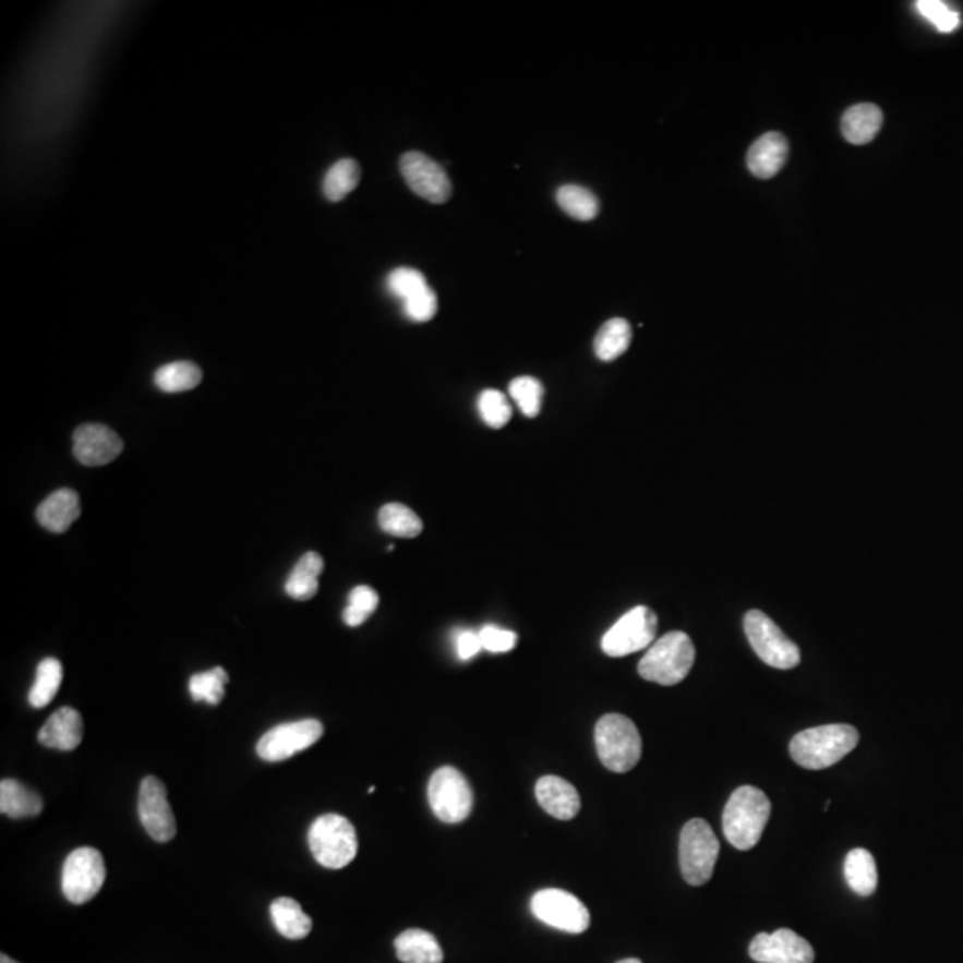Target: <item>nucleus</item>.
I'll return each instance as SVG.
<instances>
[{
  "label": "nucleus",
  "instance_id": "nucleus-1",
  "mask_svg": "<svg viewBox=\"0 0 963 963\" xmlns=\"http://www.w3.org/2000/svg\"><path fill=\"white\" fill-rule=\"evenodd\" d=\"M858 732L851 724H822L794 735L789 746L797 766L812 771L831 768L858 746Z\"/></svg>",
  "mask_w": 963,
  "mask_h": 963
},
{
  "label": "nucleus",
  "instance_id": "nucleus-2",
  "mask_svg": "<svg viewBox=\"0 0 963 963\" xmlns=\"http://www.w3.org/2000/svg\"><path fill=\"white\" fill-rule=\"evenodd\" d=\"M771 817V802L763 791L743 785L730 796L723 812V833L732 846L748 851L757 846Z\"/></svg>",
  "mask_w": 963,
  "mask_h": 963
},
{
  "label": "nucleus",
  "instance_id": "nucleus-3",
  "mask_svg": "<svg viewBox=\"0 0 963 963\" xmlns=\"http://www.w3.org/2000/svg\"><path fill=\"white\" fill-rule=\"evenodd\" d=\"M696 650L684 631H670L650 646L639 662V675L653 684H681L695 665Z\"/></svg>",
  "mask_w": 963,
  "mask_h": 963
},
{
  "label": "nucleus",
  "instance_id": "nucleus-4",
  "mask_svg": "<svg viewBox=\"0 0 963 963\" xmlns=\"http://www.w3.org/2000/svg\"><path fill=\"white\" fill-rule=\"evenodd\" d=\"M594 743L598 757L612 773H628L641 760V734L626 715H603L594 730Z\"/></svg>",
  "mask_w": 963,
  "mask_h": 963
},
{
  "label": "nucleus",
  "instance_id": "nucleus-5",
  "mask_svg": "<svg viewBox=\"0 0 963 963\" xmlns=\"http://www.w3.org/2000/svg\"><path fill=\"white\" fill-rule=\"evenodd\" d=\"M314 860L327 869H342L358 855V833L347 817L325 814L313 822L308 835Z\"/></svg>",
  "mask_w": 963,
  "mask_h": 963
},
{
  "label": "nucleus",
  "instance_id": "nucleus-6",
  "mask_svg": "<svg viewBox=\"0 0 963 963\" xmlns=\"http://www.w3.org/2000/svg\"><path fill=\"white\" fill-rule=\"evenodd\" d=\"M719 856L714 830L703 819H693L682 828L681 869L684 880L693 887L709 883Z\"/></svg>",
  "mask_w": 963,
  "mask_h": 963
},
{
  "label": "nucleus",
  "instance_id": "nucleus-7",
  "mask_svg": "<svg viewBox=\"0 0 963 963\" xmlns=\"http://www.w3.org/2000/svg\"><path fill=\"white\" fill-rule=\"evenodd\" d=\"M744 631L760 661L774 670H793L802 662L799 648L763 612L749 611L744 616Z\"/></svg>",
  "mask_w": 963,
  "mask_h": 963
},
{
  "label": "nucleus",
  "instance_id": "nucleus-8",
  "mask_svg": "<svg viewBox=\"0 0 963 963\" xmlns=\"http://www.w3.org/2000/svg\"><path fill=\"white\" fill-rule=\"evenodd\" d=\"M429 803L432 812L446 824H457L470 817L473 810V791L459 769L441 768L429 782Z\"/></svg>",
  "mask_w": 963,
  "mask_h": 963
},
{
  "label": "nucleus",
  "instance_id": "nucleus-9",
  "mask_svg": "<svg viewBox=\"0 0 963 963\" xmlns=\"http://www.w3.org/2000/svg\"><path fill=\"white\" fill-rule=\"evenodd\" d=\"M106 881V864L100 851L79 847L72 851L63 864L61 889L70 903L84 905L94 900Z\"/></svg>",
  "mask_w": 963,
  "mask_h": 963
},
{
  "label": "nucleus",
  "instance_id": "nucleus-10",
  "mask_svg": "<svg viewBox=\"0 0 963 963\" xmlns=\"http://www.w3.org/2000/svg\"><path fill=\"white\" fill-rule=\"evenodd\" d=\"M655 612L648 606H636L606 631L602 639V650L609 657H626L650 648L657 636Z\"/></svg>",
  "mask_w": 963,
  "mask_h": 963
},
{
  "label": "nucleus",
  "instance_id": "nucleus-11",
  "mask_svg": "<svg viewBox=\"0 0 963 963\" xmlns=\"http://www.w3.org/2000/svg\"><path fill=\"white\" fill-rule=\"evenodd\" d=\"M530 906L532 914L541 923L566 934H583L591 925V914L587 906L566 890H539Z\"/></svg>",
  "mask_w": 963,
  "mask_h": 963
},
{
  "label": "nucleus",
  "instance_id": "nucleus-12",
  "mask_svg": "<svg viewBox=\"0 0 963 963\" xmlns=\"http://www.w3.org/2000/svg\"><path fill=\"white\" fill-rule=\"evenodd\" d=\"M323 732L325 729L318 719L279 724L261 737L257 755L266 762H282L318 743Z\"/></svg>",
  "mask_w": 963,
  "mask_h": 963
},
{
  "label": "nucleus",
  "instance_id": "nucleus-13",
  "mask_svg": "<svg viewBox=\"0 0 963 963\" xmlns=\"http://www.w3.org/2000/svg\"><path fill=\"white\" fill-rule=\"evenodd\" d=\"M400 171L407 186L416 195L432 202L445 204L452 196V181L445 168L421 152H406L400 159Z\"/></svg>",
  "mask_w": 963,
  "mask_h": 963
},
{
  "label": "nucleus",
  "instance_id": "nucleus-14",
  "mask_svg": "<svg viewBox=\"0 0 963 963\" xmlns=\"http://www.w3.org/2000/svg\"><path fill=\"white\" fill-rule=\"evenodd\" d=\"M137 814L148 835L156 842H170L177 833L176 816L168 802L167 787L156 777H147L140 785Z\"/></svg>",
  "mask_w": 963,
  "mask_h": 963
},
{
  "label": "nucleus",
  "instance_id": "nucleus-15",
  "mask_svg": "<svg viewBox=\"0 0 963 963\" xmlns=\"http://www.w3.org/2000/svg\"><path fill=\"white\" fill-rule=\"evenodd\" d=\"M749 956L758 963H814L816 960L810 942L787 928L758 934L749 944Z\"/></svg>",
  "mask_w": 963,
  "mask_h": 963
},
{
  "label": "nucleus",
  "instance_id": "nucleus-16",
  "mask_svg": "<svg viewBox=\"0 0 963 963\" xmlns=\"http://www.w3.org/2000/svg\"><path fill=\"white\" fill-rule=\"evenodd\" d=\"M123 441L109 426L88 423L74 432L75 459L84 466H106L122 454Z\"/></svg>",
  "mask_w": 963,
  "mask_h": 963
},
{
  "label": "nucleus",
  "instance_id": "nucleus-17",
  "mask_svg": "<svg viewBox=\"0 0 963 963\" xmlns=\"http://www.w3.org/2000/svg\"><path fill=\"white\" fill-rule=\"evenodd\" d=\"M535 797L544 812L561 821H569L573 817H577L582 807L577 789L558 777L541 778L535 783Z\"/></svg>",
  "mask_w": 963,
  "mask_h": 963
},
{
  "label": "nucleus",
  "instance_id": "nucleus-18",
  "mask_svg": "<svg viewBox=\"0 0 963 963\" xmlns=\"http://www.w3.org/2000/svg\"><path fill=\"white\" fill-rule=\"evenodd\" d=\"M39 744L59 751H74L83 741V718L72 707L56 710L38 734Z\"/></svg>",
  "mask_w": 963,
  "mask_h": 963
},
{
  "label": "nucleus",
  "instance_id": "nucleus-19",
  "mask_svg": "<svg viewBox=\"0 0 963 963\" xmlns=\"http://www.w3.org/2000/svg\"><path fill=\"white\" fill-rule=\"evenodd\" d=\"M789 143L780 133L758 137L749 147L748 168L757 179H773L787 161Z\"/></svg>",
  "mask_w": 963,
  "mask_h": 963
},
{
  "label": "nucleus",
  "instance_id": "nucleus-20",
  "mask_svg": "<svg viewBox=\"0 0 963 963\" xmlns=\"http://www.w3.org/2000/svg\"><path fill=\"white\" fill-rule=\"evenodd\" d=\"M81 516V499L72 490H59L39 504L36 518L49 532L63 533Z\"/></svg>",
  "mask_w": 963,
  "mask_h": 963
},
{
  "label": "nucleus",
  "instance_id": "nucleus-21",
  "mask_svg": "<svg viewBox=\"0 0 963 963\" xmlns=\"http://www.w3.org/2000/svg\"><path fill=\"white\" fill-rule=\"evenodd\" d=\"M883 113L875 104H858L842 117V134L853 145H867L880 133Z\"/></svg>",
  "mask_w": 963,
  "mask_h": 963
},
{
  "label": "nucleus",
  "instance_id": "nucleus-22",
  "mask_svg": "<svg viewBox=\"0 0 963 963\" xmlns=\"http://www.w3.org/2000/svg\"><path fill=\"white\" fill-rule=\"evenodd\" d=\"M397 956L404 963H443V949L425 929H407L395 940Z\"/></svg>",
  "mask_w": 963,
  "mask_h": 963
},
{
  "label": "nucleus",
  "instance_id": "nucleus-23",
  "mask_svg": "<svg viewBox=\"0 0 963 963\" xmlns=\"http://www.w3.org/2000/svg\"><path fill=\"white\" fill-rule=\"evenodd\" d=\"M44 810V799L33 789L16 780L0 783V812L11 819L36 817Z\"/></svg>",
  "mask_w": 963,
  "mask_h": 963
},
{
  "label": "nucleus",
  "instance_id": "nucleus-24",
  "mask_svg": "<svg viewBox=\"0 0 963 963\" xmlns=\"http://www.w3.org/2000/svg\"><path fill=\"white\" fill-rule=\"evenodd\" d=\"M323 567H325V563H323L322 555L316 552L305 553L286 580V586H284L286 594L293 600H299V602H308L311 598L316 597L318 578L323 573Z\"/></svg>",
  "mask_w": 963,
  "mask_h": 963
},
{
  "label": "nucleus",
  "instance_id": "nucleus-25",
  "mask_svg": "<svg viewBox=\"0 0 963 963\" xmlns=\"http://www.w3.org/2000/svg\"><path fill=\"white\" fill-rule=\"evenodd\" d=\"M269 915L274 920L275 929L289 940L305 939L313 929L311 917L291 898L275 900L269 906Z\"/></svg>",
  "mask_w": 963,
  "mask_h": 963
},
{
  "label": "nucleus",
  "instance_id": "nucleus-26",
  "mask_svg": "<svg viewBox=\"0 0 963 963\" xmlns=\"http://www.w3.org/2000/svg\"><path fill=\"white\" fill-rule=\"evenodd\" d=\"M844 876H846L847 886L856 894L862 898L875 894L876 887H878L875 856L862 847L850 851L846 862H844Z\"/></svg>",
  "mask_w": 963,
  "mask_h": 963
},
{
  "label": "nucleus",
  "instance_id": "nucleus-27",
  "mask_svg": "<svg viewBox=\"0 0 963 963\" xmlns=\"http://www.w3.org/2000/svg\"><path fill=\"white\" fill-rule=\"evenodd\" d=\"M631 342L630 323L623 318H612L603 323L594 338V353L603 362L616 361L628 350Z\"/></svg>",
  "mask_w": 963,
  "mask_h": 963
},
{
  "label": "nucleus",
  "instance_id": "nucleus-28",
  "mask_svg": "<svg viewBox=\"0 0 963 963\" xmlns=\"http://www.w3.org/2000/svg\"><path fill=\"white\" fill-rule=\"evenodd\" d=\"M378 525L395 538L414 539L423 532V521L404 504H387L378 513Z\"/></svg>",
  "mask_w": 963,
  "mask_h": 963
},
{
  "label": "nucleus",
  "instance_id": "nucleus-29",
  "mask_svg": "<svg viewBox=\"0 0 963 963\" xmlns=\"http://www.w3.org/2000/svg\"><path fill=\"white\" fill-rule=\"evenodd\" d=\"M154 382L165 393L190 392L202 382L201 368L190 361L170 362L157 370Z\"/></svg>",
  "mask_w": 963,
  "mask_h": 963
},
{
  "label": "nucleus",
  "instance_id": "nucleus-30",
  "mask_svg": "<svg viewBox=\"0 0 963 963\" xmlns=\"http://www.w3.org/2000/svg\"><path fill=\"white\" fill-rule=\"evenodd\" d=\"M361 181V168L353 159H341L328 168L323 179V195L330 202L347 198Z\"/></svg>",
  "mask_w": 963,
  "mask_h": 963
},
{
  "label": "nucleus",
  "instance_id": "nucleus-31",
  "mask_svg": "<svg viewBox=\"0 0 963 963\" xmlns=\"http://www.w3.org/2000/svg\"><path fill=\"white\" fill-rule=\"evenodd\" d=\"M63 682V665L58 659H44L36 670V681L29 690V703L35 709H44L56 698Z\"/></svg>",
  "mask_w": 963,
  "mask_h": 963
},
{
  "label": "nucleus",
  "instance_id": "nucleus-32",
  "mask_svg": "<svg viewBox=\"0 0 963 963\" xmlns=\"http://www.w3.org/2000/svg\"><path fill=\"white\" fill-rule=\"evenodd\" d=\"M557 204L567 216L578 221H591L600 213L597 195L578 184H566L557 190Z\"/></svg>",
  "mask_w": 963,
  "mask_h": 963
},
{
  "label": "nucleus",
  "instance_id": "nucleus-33",
  "mask_svg": "<svg viewBox=\"0 0 963 963\" xmlns=\"http://www.w3.org/2000/svg\"><path fill=\"white\" fill-rule=\"evenodd\" d=\"M227 682H229V675L224 667H213L204 673H196L191 676L190 681L191 698L193 701L218 705L226 696Z\"/></svg>",
  "mask_w": 963,
  "mask_h": 963
},
{
  "label": "nucleus",
  "instance_id": "nucleus-34",
  "mask_svg": "<svg viewBox=\"0 0 963 963\" xmlns=\"http://www.w3.org/2000/svg\"><path fill=\"white\" fill-rule=\"evenodd\" d=\"M378 602H381V598L372 587H353L348 594V606L342 611V622L352 628L361 626L368 617L372 616L373 612L377 611Z\"/></svg>",
  "mask_w": 963,
  "mask_h": 963
},
{
  "label": "nucleus",
  "instance_id": "nucleus-35",
  "mask_svg": "<svg viewBox=\"0 0 963 963\" xmlns=\"http://www.w3.org/2000/svg\"><path fill=\"white\" fill-rule=\"evenodd\" d=\"M510 397L518 404L519 411L527 418H535L541 412L544 387L538 378L518 377L510 382Z\"/></svg>",
  "mask_w": 963,
  "mask_h": 963
},
{
  "label": "nucleus",
  "instance_id": "nucleus-36",
  "mask_svg": "<svg viewBox=\"0 0 963 963\" xmlns=\"http://www.w3.org/2000/svg\"><path fill=\"white\" fill-rule=\"evenodd\" d=\"M479 412L485 425L491 429H502L513 418V407H510L509 400L504 393L496 392V389H485L480 393Z\"/></svg>",
  "mask_w": 963,
  "mask_h": 963
},
{
  "label": "nucleus",
  "instance_id": "nucleus-37",
  "mask_svg": "<svg viewBox=\"0 0 963 963\" xmlns=\"http://www.w3.org/2000/svg\"><path fill=\"white\" fill-rule=\"evenodd\" d=\"M920 15L934 24L940 33H953L960 27V15L940 0H919L915 4Z\"/></svg>",
  "mask_w": 963,
  "mask_h": 963
},
{
  "label": "nucleus",
  "instance_id": "nucleus-38",
  "mask_svg": "<svg viewBox=\"0 0 963 963\" xmlns=\"http://www.w3.org/2000/svg\"><path fill=\"white\" fill-rule=\"evenodd\" d=\"M426 286L429 284H426L425 275L414 268L393 269L387 277V288L401 300L411 299L412 294L425 289Z\"/></svg>",
  "mask_w": 963,
  "mask_h": 963
},
{
  "label": "nucleus",
  "instance_id": "nucleus-39",
  "mask_svg": "<svg viewBox=\"0 0 963 963\" xmlns=\"http://www.w3.org/2000/svg\"><path fill=\"white\" fill-rule=\"evenodd\" d=\"M437 305L440 303H437V297L431 286L412 294L411 299L404 300V311H406L407 318H411L416 323L431 322L437 314Z\"/></svg>",
  "mask_w": 963,
  "mask_h": 963
},
{
  "label": "nucleus",
  "instance_id": "nucleus-40",
  "mask_svg": "<svg viewBox=\"0 0 963 963\" xmlns=\"http://www.w3.org/2000/svg\"><path fill=\"white\" fill-rule=\"evenodd\" d=\"M479 636L482 648L491 653H505V651L513 650L518 642V636L514 631L502 630L498 626L493 625L484 626L479 631Z\"/></svg>",
  "mask_w": 963,
  "mask_h": 963
},
{
  "label": "nucleus",
  "instance_id": "nucleus-41",
  "mask_svg": "<svg viewBox=\"0 0 963 963\" xmlns=\"http://www.w3.org/2000/svg\"><path fill=\"white\" fill-rule=\"evenodd\" d=\"M480 650H482V642H480L477 631H460L457 636V653H459L460 661H470Z\"/></svg>",
  "mask_w": 963,
  "mask_h": 963
},
{
  "label": "nucleus",
  "instance_id": "nucleus-42",
  "mask_svg": "<svg viewBox=\"0 0 963 963\" xmlns=\"http://www.w3.org/2000/svg\"><path fill=\"white\" fill-rule=\"evenodd\" d=\"M0 963H19V962H15V960L10 959V956H8V954H2V956H0Z\"/></svg>",
  "mask_w": 963,
  "mask_h": 963
},
{
  "label": "nucleus",
  "instance_id": "nucleus-43",
  "mask_svg": "<svg viewBox=\"0 0 963 963\" xmlns=\"http://www.w3.org/2000/svg\"><path fill=\"white\" fill-rule=\"evenodd\" d=\"M617 963H642V962L639 959H626V960H619V962H617Z\"/></svg>",
  "mask_w": 963,
  "mask_h": 963
}]
</instances>
